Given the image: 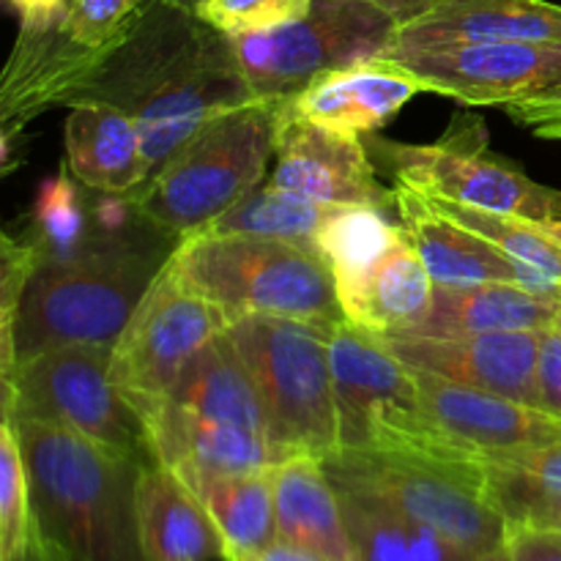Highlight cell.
I'll list each match as a JSON object with an SVG mask.
<instances>
[{
    "label": "cell",
    "instance_id": "7402d4cb",
    "mask_svg": "<svg viewBox=\"0 0 561 561\" xmlns=\"http://www.w3.org/2000/svg\"><path fill=\"white\" fill-rule=\"evenodd\" d=\"M66 157L80 186L104 195H135L148 181L140 126L124 110L88 102L69 110Z\"/></svg>",
    "mask_w": 561,
    "mask_h": 561
},
{
    "label": "cell",
    "instance_id": "7bdbcfd3",
    "mask_svg": "<svg viewBox=\"0 0 561 561\" xmlns=\"http://www.w3.org/2000/svg\"><path fill=\"white\" fill-rule=\"evenodd\" d=\"M477 561H513V553H510L507 542H502V546H499V548H493V551L482 553V557L477 559Z\"/></svg>",
    "mask_w": 561,
    "mask_h": 561
},
{
    "label": "cell",
    "instance_id": "f546056e",
    "mask_svg": "<svg viewBox=\"0 0 561 561\" xmlns=\"http://www.w3.org/2000/svg\"><path fill=\"white\" fill-rule=\"evenodd\" d=\"M403 233L387 208L332 206L318 230V250L332 268L334 285H343L370 272Z\"/></svg>",
    "mask_w": 561,
    "mask_h": 561
},
{
    "label": "cell",
    "instance_id": "74e56055",
    "mask_svg": "<svg viewBox=\"0 0 561 561\" xmlns=\"http://www.w3.org/2000/svg\"><path fill=\"white\" fill-rule=\"evenodd\" d=\"M5 3L20 20V31H44L66 20L71 0H5Z\"/></svg>",
    "mask_w": 561,
    "mask_h": 561
},
{
    "label": "cell",
    "instance_id": "603a6c76",
    "mask_svg": "<svg viewBox=\"0 0 561 561\" xmlns=\"http://www.w3.org/2000/svg\"><path fill=\"white\" fill-rule=\"evenodd\" d=\"M438 42H561V5L548 0H447L400 25L392 38V44Z\"/></svg>",
    "mask_w": 561,
    "mask_h": 561
},
{
    "label": "cell",
    "instance_id": "7c38bea8",
    "mask_svg": "<svg viewBox=\"0 0 561 561\" xmlns=\"http://www.w3.org/2000/svg\"><path fill=\"white\" fill-rule=\"evenodd\" d=\"M228 327L225 312L168 263L113 345L110 376L146 420L173 389L186 362Z\"/></svg>",
    "mask_w": 561,
    "mask_h": 561
},
{
    "label": "cell",
    "instance_id": "8d00e7d4",
    "mask_svg": "<svg viewBox=\"0 0 561 561\" xmlns=\"http://www.w3.org/2000/svg\"><path fill=\"white\" fill-rule=\"evenodd\" d=\"M507 542L513 561H561V531L535 524L507 526Z\"/></svg>",
    "mask_w": 561,
    "mask_h": 561
},
{
    "label": "cell",
    "instance_id": "4fadbf2b",
    "mask_svg": "<svg viewBox=\"0 0 561 561\" xmlns=\"http://www.w3.org/2000/svg\"><path fill=\"white\" fill-rule=\"evenodd\" d=\"M387 58L420 77L425 91L471 107H513L561 88V42L392 44Z\"/></svg>",
    "mask_w": 561,
    "mask_h": 561
},
{
    "label": "cell",
    "instance_id": "52a82bcc",
    "mask_svg": "<svg viewBox=\"0 0 561 561\" xmlns=\"http://www.w3.org/2000/svg\"><path fill=\"white\" fill-rule=\"evenodd\" d=\"M329 354L340 449L469 460L438 436L422 409L414 370L400 362L381 337L351 321H340L329 337Z\"/></svg>",
    "mask_w": 561,
    "mask_h": 561
},
{
    "label": "cell",
    "instance_id": "277c9868",
    "mask_svg": "<svg viewBox=\"0 0 561 561\" xmlns=\"http://www.w3.org/2000/svg\"><path fill=\"white\" fill-rule=\"evenodd\" d=\"M285 104L250 99L206 121L131 195L142 217L175 239L222 217L266 179Z\"/></svg>",
    "mask_w": 561,
    "mask_h": 561
},
{
    "label": "cell",
    "instance_id": "f35d334b",
    "mask_svg": "<svg viewBox=\"0 0 561 561\" xmlns=\"http://www.w3.org/2000/svg\"><path fill=\"white\" fill-rule=\"evenodd\" d=\"M367 3L378 5L381 11H387L398 25H405V22L416 20V16L427 14L436 5L447 3V0H367Z\"/></svg>",
    "mask_w": 561,
    "mask_h": 561
},
{
    "label": "cell",
    "instance_id": "484cf974",
    "mask_svg": "<svg viewBox=\"0 0 561 561\" xmlns=\"http://www.w3.org/2000/svg\"><path fill=\"white\" fill-rule=\"evenodd\" d=\"M343 504L354 561H477L458 542L422 520L405 518L367 488L332 482Z\"/></svg>",
    "mask_w": 561,
    "mask_h": 561
},
{
    "label": "cell",
    "instance_id": "4dcf8cb0",
    "mask_svg": "<svg viewBox=\"0 0 561 561\" xmlns=\"http://www.w3.org/2000/svg\"><path fill=\"white\" fill-rule=\"evenodd\" d=\"M422 195V192H420ZM427 206L436 208L444 217L455 219L458 225L469 228L480 239L491 241L502 252H507L515 261L537 268V272L557 277L561 283V244L546 230V225L531 222V219L515 217V214L488 211V208L466 206V203L447 201L438 195H422Z\"/></svg>",
    "mask_w": 561,
    "mask_h": 561
},
{
    "label": "cell",
    "instance_id": "ab89813d",
    "mask_svg": "<svg viewBox=\"0 0 561 561\" xmlns=\"http://www.w3.org/2000/svg\"><path fill=\"white\" fill-rule=\"evenodd\" d=\"M16 561H71V557L64 551V548L55 546L49 537H44V531L38 529L36 518H33V529H31V537H27V546Z\"/></svg>",
    "mask_w": 561,
    "mask_h": 561
},
{
    "label": "cell",
    "instance_id": "3957f363",
    "mask_svg": "<svg viewBox=\"0 0 561 561\" xmlns=\"http://www.w3.org/2000/svg\"><path fill=\"white\" fill-rule=\"evenodd\" d=\"M14 422L44 537L71 561H148L137 520L140 460L49 422Z\"/></svg>",
    "mask_w": 561,
    "mask_h": 561
},
{
    "label": "cell",
    "instance_id": "8992f818",
    "mask_svg": "<svg viewBox=\"0 0 561 561\" xmlns=\"http://www.w3.org/2000/svg\"><path fill=\"white\" fill-rule=\"evenodd\" d=\"M340 323V321H337ZM334 323L250 316L228 327L266 414L268 442L285 460L340 449L329 337Z\"/></svg>",
    "mask_w": 561,
    "mask_h": 561
},
{
    "label": "cell",
    "instance_id": "4316f807",
    "mask_svg": "<svg viewBox=\"0 0 561 561\" xmlns=\"http://www.w3.org/2000/svg\"><path fill=\"white\" fill-rule=\"evenodd\" d=\"M181 480L197 493L217 524L225 542L222 561L257 557L279 540L274 469L252 474H184Z\"/></svg>",
    "mask_w": 561,
    "mask_h": 561
},
{
    "label": "cell",
    "instance_id": "1f68e13d",
    "mask_svg": "<svg viewBox=\"0 0 561 561\" xmlns=\"http://www.w3.org/2000/svg\"><path fill=\"white\" fill-rule=\"evenodd\" d=\"M71 179L58 173L38 186L31 222L22 236L36 247L42 261L75 257L93 247L91 208Z\"/></svg>",
    "mask_w": 561,
    "mask_h": 561
},
{
    "label": "cell",
    "instance_id": "ee69618b",
    "mask_svg": "<svg viewBox=\"0 0 561 561\" xmlns=\"http://www.w3.org/2000/svg\"><path fill=\"white\" fill-rule=\"evenodd\" d=\"M546 230L561 244V219H551V222H546Z\"/></svg>",
    "mask_w": 561,
    "mask_h": 561
},
{
    "label": "cell",
    "instance_id": "ba28073f",
    "mask_svg": "<svg viewBox=\"0 0 561 561\" xmlns=\"http://www.w3.org/2000/svg\"><path fill=\"white\" fill-rule=\"evenodd\" d=\"M321 463L332 482L378 493L405 518L433 526L474 557L493 551L507 537V520L485 493L480 460L337 449Z\"/></svg>",
    "mask_w": 561,
    "mask_h": 561
},
{
    "label": "cell",
    "instance_id": "9a60e30c",
    "mask_svg": "<svg viewBox=\"0 0 561 561\" xmlns=\"http://www.w3.org/2000/svg\"><path fill=\"white\" fill-rule=\"evenodd\" d=\"M414 376L425 416L460 458L482 463L561 442V416L540 405L463 387L425 370H414Z\"/></svg>",
    "mask_w": 561,
    "mask_h": 561
},
{
    "label": "cell",
    "instance_id": "2e32d148",
    "mask_svg": "<svg viewBox=\"0 0 561 561\" xmlns=\"http://www.w3.org/2000/svg\"><path fill=\"white\" fill-rule=\"evenodd\" d=\"M381 340L400 362L414 370L433 373L463 387L485 389L518 403L540 405V392H537L540 332H491L463 334V337L392 334Z\"/></svg>",
    "mask_w": 561,
    "mask_h": 561
},
{
    "label": "cell",
    "instance_id": "7a4b0ae2",
    "mask_svg": "<svg viewBox=\"0 0 561 561\" xmlns=\"http://www.w3.org/2000/svg\"><path fill=\"white\" fill-rule=\"evenodd\" d=\"M181 239L148 228L75 257L38 261L3 321V381L22 362L69 345H115Z\"/></svg>",
    "mask_w": 561,
    "mask_h": 561
},
{
    "label": "cell",
    "instance_id": "5bb4252c",
    "mask_svg": "<svg viewBox=\"0 0 561 561\" xmlns=\"http://www.w3.org/2000/svg\"><path fill=\"white\" fill-rule=\"evenodd\" d=\"M268 184L321 206L394 208V190L378 181L362 137L296 118L288 104L279 121Z\"/></svg>",
    "mask_w": 561,
    "mask_h": 561
},
{
    "label": "cell",
    "instance_id": "d590c367",
    "mask_svg": "<svg viewBox=\"0 0 561 561\" xmlns=\"http://www.w3.org/2000/svg\"><path fill=\"white\" fill-rule=\"evenodd\" d=\"M537 392L548 414L561 416V329L551 327L540 332V356H537Z\"/></svg>",
    "mask_w": 561,
    "mask_h": 561
},
{
    "label": "cell",
    "instance_id": "836d02e7",
    "mask_svg": "<svg viewBox=\"0 0 561 561\" xmlns=\"http://www.w3.org/2000/svg\"><path fill=\"white\" fill-rule=\"evenodd\" d=\"M316 0H197L195 14L228 38L277 31L310 14Z\"/></svg>",
    "mask_w": 561,
    "mask_h": 561
},
{
    "label": "cell",
    "instance_id": "e0dca14e",
    "mask_svg": "<svg viewBox=\"0 0 561 561\" xmlns=\"http://www.w3.org/2000/svg\"><path fill=\"white\" fill-rule=\"evenodd\" d=\"M394 208H398L405 236L420 252L436 285L510 283L561 301V283L557 277H548L510 257L491 241L480 239L455 219L438 214L436 208L427 206L420 192L398 181H394Z\"/></svg>",
    "mask_w": 561,
    "mask_h": 561
},
{
    "label": "cell",
    "instance_id": "9c48e42d",
    "mask_svg": "<svg viewBox=\"0 0 561 561\" xmlns=\"http://www.w3.org/2000/svg\"><path fill=\"white\" fill-rule=\"evenodd\" d=\"M113 345H69L22 362L3 381V411L49 422L93 444L157 463L140 411L110 376Z\"/></svg>",
    "mask_w": 561,
    "mask_h": 561
},
{
    "label": "cell",
    "instance_id": "60d3db41",
    "mask_svg": "<svg viewBox=\"0 0 561 561\" xmlns=\"http://www.w3.org/2000/svg\"><path fill=\"white\" fill-rule=\"evenodd\" d=\"M255 559L257 561H327L323 557H318V553L307 551V548L301 546H294V542L288 540H277L274 546H268L266 551L257 553Z\"/></svg>",
    "mask_w": 561,
    "mask_h": 561
},
{
    "label": "cell",
    "instance_id": "f1b7e54d",
    "mask_svg": "<svg viewBox=\"0 0 561 561\" xmlns=\"http://www.w3.org/2000/svg\"><path fill=\"white\" fill-rule=\"evenodd\" d=\"M329 211L332 206L305 201L263 181L197 233L263 236V239H283L318 250V230Z\"/></svg>",
    "mask_w": 561,
    "mask_h": 561
},
{
    "label": "cell",
    "instance_id": "cb8c5ba5",
    "mask_svg": "<svg viewBox=\"0 0 561 561\" xmlns=\"http://www.w3.org/2000/svg\"><path fill=\"white\" fill-rule=\"evenodd\" d=\"M559 299L510 283L436 285L425 321L414 337H463L491 332H542L557 327Z\"/></svg>",
    "mask_w": 561,
    "mask_h": 561
},
{
    "label": "cell",
    "instance_id": "d6986e66",
    "mask_svg": "<svg viewBox=\"0 0 561 561\" xmlns=\"http://www.w3.org/2000/svg\"><path fill=\"white\" fill-rule=\"evenodd\" d=\"M153 411H168V414L184 416V420L211 422V425L241 427V431L268 438L261 394H257L255 381H252L241 354L236 351L228 329L208 340L186 362L181 376L175 378L173 389L164 394V400Z\"/></svg>",
    "mask_w": 561,
    "mask_h": 561
},
{
    "label": "cell",
    "instance_id": "b9f144b4",
    "mask_svg": "<svg viewBox=\"0 0 561 561\" xmlns=\"http://www.w3.org/2000/svg\"><path fill=\"white\" fill-rule=\"evenodd\" d=\"M535 526H548V529H559L561 531V504L551 507L548 513H542L540 518L535 520Z\"/></svg>",
    "mask_w": 561,
    "mask_h": 561
},
{
    "label": "cell",
    "instance_id": "ac0fdd59",
    "mask_svg": "<svg viewBox=\"0 0 561 561\" xmlns=\"http://www.w3.org/2000/svg\"><path fill=\"white\" fill-rule=\"evenodd\" d=\"M422 91L420 77L398 60L376 55L321 71L290 99L288 110L310 124L365 137L392 121Z\"/></svg>",
    "mask_w": 561,
    "mask_h": 561
},
{
    "label": "cell",
    "instance_id": "f6af8a7d",
    "mask_svg": "<svg viewBox=\"0 0 561 561\" xmlns=\"http://www.w3.org/2000/svg\"><path fill=\"white\" fill-rule=\"evenodd\" d=\"M230 561H257L255 557H239V559H230Z\"/></svg>",
    "mask_w": 561,
    "mask_h": 561
},
{
    "label": "cell",
    "instance_id": "d4e9b609",
    "mask_svg": "<svg viewBox=\"0 0 561 561\" xmlns=\"http://www.w3.org/2000/svg\"><path fill=\"white\" fill-rule=\"evenodd\" d=\"M277 535L327 561H354L337 488L318 458H290L274 469Z\"/></svg>",
    "mask_w": 561,
    "mask_h": 561
},
{
    "label": "cell",
    "instance_id": "44dd1931",
    "mask_svg": "<svg viewBox=\"0 0 561 561\" xmlns=\"http://www.w3.org/2000/svg\"><path fill=\"white\" fill-rule=\"evenodd\" d=\"M137 520L148 561L225 559V542L197 493L162 463L142 466Z\"/></svg>",
    "mask_w": 561,
    "mask_h": 561
},
{
    "label": "cell",
    "instance_id": "ffe728a7",
    "mask_svg": "<svg viewBox=\"0 0 561 561\" xmlns=\"http://www.w3.org/2000/svg\"><path fill=\"white\" fill-rule=\"evenodd\" d=\"M433 290L431 272L403 233L370 272L337 285V299L345 321L376 337H392L425 321Z\"/></svg>",
    "mask_w": 561,
    "mask_h": 561
},
{
    "label": "cell",
    "instance_id": "d6a6232c",
    "mask_svg": "<svg viewBox=\"0 0 561 561\" xmlns=\"http://www.w3.org/2000/svg\"><path fill=\"white\" fill-rule=\"evenodd\" d=\"M33 529L31 477L11 414L0 425V561H16Z\"/></svg>",
    "mask_w": 561,
    "mask_h": 561
},
{
    "label": "cell",
    "instance_id": "30bf717a",
    "mask_svg": "<svg viewBox=\"0 0 561 561\" xmlns=\"http://www.w3.org/2000/svg\"><path fill=\"white\" fill-rule=\"evenodd\" d=\"M367 148L392 170L398 184L422 195L515 214L540 225L561 219V192L537 184L518 164L493 153L485 124L474 115L455 118L436 142L405 146L376 137Z\"/></svg>",
    "mask_w": 561,
    "mask_h": 561
},
{
    "label": "cell",
    "instance_id": "6da1fadb",
    "mask_svg": "<svg viewBox=\"0 0 561 561\" xmlns=\"http://www.w3.org/2000/svg\"><path fill=\"white\" fill-rule=\"evenodd\" d=\"M257 99L233 38L184 0H148L129 25L88 55L55 107L99 102L124 110L142 135L148 179L214 115Z\"/></svg>",
    "mask_w": 561,
    "mask_h": 561
},
{
    "label": "cell",
    "instance_id": "bcb514c9",
    "mask_svg": "<svg viewBox=\"0 0 561 561\" xmlns=\"http://www.w3.org/2000/svg\"><path fill=\"white\" fill-rule=\"evenodd\" d=\"M184 3H186V5H192V9H195V3H197V0H184Z\"/></svg>",
    "mask_w": 561,
    "mask_h": 561
},
{
    "label": "cell",
    "instance_id": "8fae6325",
    "mask_svg": "<svg viewBox=\"0 0 561 561\" xmlns=\"http://www.w3.org/2000/svg\"><path fill=\"white\" fill-rule=\"evenodd\" d=\"M398 27L367 0H316L301 20L233 38V47L257 99L290 102L321 71L387 53Z\"/></svg>",
    "mask_w": 561,
    "mask_h": 561
},
{
    "label": "cell",
    "instance_id": "83f0119b",
    "mask_svg": "<svg viewBox=\"0 0 561 561\" xmlns=\"http://www.w3.org/2000/svg\"><path fill=\"white\" fill-rule=\"evenodd\" d=\"M485 493L507 526L535 524L561 504V442L482 460Z\"/></svg>",
    "mask_w": 561,
    "mask_h": 561
},
{
    "label": "cell",
    "instance_id": "e575fe53",
    "mask_svg": "<svg viewBox=\"0 0 561 561\" xmlns=\"http://www.w3.org/2000/svg\"><path fill=\"white\" fill-rule=\"evenodd\" d=\"M148 0H71L60 31L77 47L99 49L118 36Z\"/></svg>",
    "mask_w": 561,
    "mask_h": 561
},
{
    "label": "cell",
    "instance_id": "5b68a950",
    "mask_svg": "<svg viewBox=\"0 0 561 561\" xmlns=\"http://www.w3.org/2000/svg\"><path fill=\"white\" fill-rule=\"evenodd\" d=\"M170 263L230 323L250 316L345 321L332 268L312 247L263 236L192 233L179 241Z\"/></svg>",
    "mask_w": 561,
    "mask_h": 561
},
{
    "label": "cell",
    "instance_id": "7dc6e473",
    "mask_svg": "<svg viewBox=\"0 0 561 561\" xmlns=\"http://www.w3.org/2000/svg\"><path fill=\"white\" fill-rule=\"evenodd\" d=\"M557 327L561 329V312H559V318H557Z\"/></svg>",
    "mask_w": 561,
    "mask_h": 561
}]
</instances>
